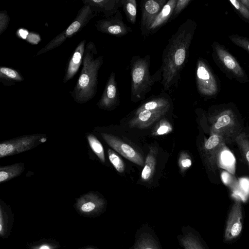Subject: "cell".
I'll return each mask as SVG.
<instances>
[{
	"label": "cell",
	"mask_w": 249,
	"mask_h": 249,
	"mask_svg": "<svg viewBox=\"0 0 249 249\" xmlns=\"http://www.w3.org/2000/svg\"><path fill=\"white\" fill-rule=\"evenodd\" d=\"M97 54L95 44L92 41H89L86 46L79 77L73 89L70 92L74 101L78 104L89 101L97 93L98 72L104 61L103 55L95 57Z\"/></svg>",
	"instance_id": "cell-2"
},
{
	"label": "cell",
	"mask_w": 249,
	"mask_h": 249,
	"mask_svg": "<svg viewBox=\"0 0 249 249\" xmlns=\"http://www.w3.org/2000/svg\"><path fill=\"white\" fill-rule=\"evenodd\" d=\"M231 107V105L217 107L209 119L210 134L221 136L226 143L235 142L241 133L240 126Z\"/></svg>",
	"instance_id": "cell-4"
},
{
	"label": "cell",
	"mask_w": 249,
	"mask_h": 249,
	"mask_svg": "<svg viewBox=\"0 0 249 249\" xmlns=\"http://www.w3.org/2000/svg\"><path fill=\"white\" fill-rule=\"evenodd\" d=\"M240 1L249 10V0H240Z\"/></svg>",
	"instance_id": "cell-38"
},
{
	"label": "cell",
	"mask_w": 249,
	"mask_h": 249,
	"mask_svg": "<svg viewBox=\"0 0 249 249\" xmlns=\"http://www.w3.org/2000/svg\"><path fill=\"white\" fill-rule=\"evenodd\" d=\"M167 2V0L141 1L140 6L142 9V16L140 29L142 36L144 37L148 27Z\"/></svg>",
	"instance_id": "cell-13"
},
{
	"label": "cell",
	"mask_w": 249,
	"mask_h": 249,
	"mask_svg": "<svg viewBox=\"0 0 249 249\" xmlns=\"http://www.w3.org/2000/svg\"><path fill=\"white\" fill-rule=\"evenodd\" d=\"M196 83L199 94L205 98L215 97L221 89L218 77L215 74L208 61L199 57L196 68Z\"/></svg>",
	"instance_id": "cell-7"
},
{
	"label": "cell",
	"mask_w": 249,
	"mask_h": 249,
	"mask_svg": "<svg viewBox=\"0 0 249 249\" xmlns=\"http://www.w3.org/2000/svg\"><path fill=\"white\" fill-rule=\"evenodd\" d=\"M225 145L224 139L216 134H211L208 139L205 140L202 146L203 156L210 170L213 172L215 171L218 155Z\"/></svg>",
	"instance_id": "cell-11"
},
{
	"label": "cell",
	"mask_w": 249,
	"mask_h": 249,
	"mask_svg": "<svg viewBox=\"0 0 249 249\" xmlns=\"http://www.w3.org/2000/svg\"><path fill=\"white\" fill-rule=\"evenodd\" d=\"M192 1V0H177L169 22H171L177 18Z\"/></svg>",
	"instance_id": "cell-34"
},
{
	"label": "cell",
	"mask_w": 249,
	"mask_h": 249,
	"mask_svg": "<svg viewBox=\"0 0 249 249\" xmlns=\"http://www.w3.org/2000/svg\"><path fill=\"white\" fill-rule=\"evenodd\" d=\"M24 80L18 71L9 67H0V81L4 86H13L16 83L22 82Z\"/></svg>",
	"instance_id": "cell-24"
},
{
	"label": "cell",
	"mask_w": 249,
	"mask_h": 249,
	"mask_svg": "<svg viewBox=\"0 0 249 249\" xmlns=\"http://www.w3.org/2000/svg\"><path fill=\"white\" fill-rule=\"evenodd\" d=\"M242 213L241 205L238 201L233 204L227 222L225 239L230 241L237 237L242 229Z\"/></svg>",
	"instance_id": "cell-16"
},
{
	"label": "cell",
	"mask_w": 249,
	"mask_h": 249,
	"mask_svg": "<svg viewBox=\"0 0 249 249\" xmlns=\"http://www.w3.org/2000/svg\"><path fill=\"white\" fill-rule=\"evenodd\" d=\"M47 140L43 134L26 135L2 142L0 144V158L31 150Z\"/></svg>",
	"instance_id": "cell-8"
},
{
	"label": "cell",
	"mask_w": 249,
	"mask_h": 249,
	"mask_svg": "<svg viewBox=\"0 0 249 249\" xmlns=\"http://www.w3.org/2000/svg\"><path fill=\"white\" fill-rule=\"evenodd\" d=\"M100 135L109 146L125 158L138 165L144 166L145 161L143 157L130 145L108 133L102 132Z\"/></svg>",
	"instance_id": "cell-10"
},
{
	"label": "cell",
	"mask_w": 249,
	"mask_h": 249,
	"mask_svg": "<svg viewBox=\"0 0 249 249\" xmlns=\"http://www.w3.org/2000/svg\"><path fill=\"white\" fill-rule=\"evenodd\" d=\"M177 0H169L148 27L144 38L157 32L169 22Z\"/></svg>",
	"instance_id": "cell-20"
},
{
	"label": "cell",
	"mask_w": 249,
	"mask_h": 249,
	"mask_svg": "<svg viewBox=\"0 0 249 249\" xmlns=\"http://www.w3.org/2000/svg\"><path fill=\"white\" fill-rule=\"evenodd\" d=\"M235 142L249 168V140L244 133H241L236 138Z\"/></svg>",
	"instance_id": "cell-29"
},
{
	"label": "cell",
	"mask_w": 249,
	"mask_h": 249,
	"mask_svg": "<svg viewBox=\"0 0 249 249\" xmlns=\"http://www.w3.org/2000/svg\"><path fill=\"white\" fill-rule=\"evenodd\" d=\"M196 23L188 18L169 39L162 54L161 83L164 91L177 88L180 73L188 59L189 49L196 29Z\"/></svg>",
	"instance_id": "cell-1"
},
{
	"label": "cell",
	"mask_w": 249,
	"mask_h": 249,
	"mask_svg": "<svg viewBox=\"0 0 249 249\" xmlns=\"http://www.w3.org/2000/svg\"><path fill=\"white\" fill-rule=\"evenodd\" d=\"M38 249H50V248L49 246L45 245L41 246Z\"/></svg>",
	"instance_id": "cell-39"
},
{
	"label": "cell",
	"mask_w": 249,
	"mask_h": 249,
	"mask_svg": "<svg viewBox=\"0 0 249 249\" xmlns=\"http://www.w3.org/2000/svg\"><path fill=\"white\" fill-rule=\"evenodd\" d=\"M94 249L89 248V249Z\"/></svg>",
	"instance_id": "cell-40"
},
{
	"label": "cell",
	"mask_w": 249,
	"mask_h": 249,
	"mask_svg": "<svg viewBox=\"0 0 249 249\" xmlns=\"http://www.w3.org/2000/svg\"><path fill=\"white\" fill-rule=\"evenodd\" d=\"M171 103L169 96L165 93L153 96L149 100L142 103L136 109L135 114L144 110H158L169 108Z\"/></svg>",
	"instance_id": "cell-21"
},
{
	"label": "cell",
	"mask_w": 249,
	"mask_h": 249,
	"mask_svg": "<svg viewBox=\"0 0 249 249\" xmlns=\"http://www.w3.org/2000/svg\"><path fill=\"white\" fill-rule=\"evenodd\" d=\"M88 143L94 154L98 157L101 161L105 162L104 149L101 142L92 134L89 133L87 135Z\"/></svg>",
	"instance_id": "cell-28"
},
{
	"label": "cell",
	"mask_w": 249,
	"mask_h": 249,
	"mask_svg": "<svg viewBox=\"0 0 249 249\" xmlns=\"http://www.w3.org/2000/svg\"><path fill=\"white\" fill-rule=\"evenodd\" d=\"M105 200L94 192H89L79 198L75 206L78 211L84 215H93L100 212L105 207Z\"/></svg>",
	"instance_id": "cell-14"
},
{
	"label": "cell",
	"mask_w": 249,
	"mask_h": 249,
	"mask_svg": "<svg viewBox=\"0 0 249 249\" xmlns=\"http://www.w3.org/2000/svg\"><path fill=\"white\" fill-rule=\"evenodd\" d=\"M129 249H163L153 229L144 224L138 230L134 245Z\"/></svg>",
	"instance_id": "cell-15"
},
{
	"label": "cell",
	"mask_w": 249,
	"mask_h": 249,
	"mask_svg": "<svg viewBox=\"0 0 249 249\" xmlns=\"http://www.w3.org/2000/svg\"><path fill=\"white\" fill-rule=\"evenodd\" d=\"M151 57L133 56L130 61L131 100L136 102L144 98L155 84L162 80L159 68L153 74L150 72Z\"/></svg>",
	"instance_id": "cell-3"
},
{
	"label": "cell",
	"mask_w": 249,
	"mask_h": 249,
	"mask_svg": "<svg viewBox=\"0 0 249 249\" xmlns=\"http://www.w3.org/2000/svg\"><path fill=\"white\" fill-rule=\"evenodd\" d=\"M82 2L84 5H89L94 13H102L106 18L114 15L122 6V0H83Z\"/></svg>",
	"instance_id": "cell-18"
},
{
	"label": "cell",
	"mask_w": 249,
	"mask_h": 249,
	"mask_svg": "<svg viewBox=\"0 0 249 249\" xmlns=\"http://www.w3.org/2000/svg\"><path fill=\"white\" fill-rule=\"evenodd\" d=\"M122 7L127 21L135 24L137 18V1L136 0H122Z\"/></svg>",
	"instance_id": "cell-27"
},
{
	"label": "cell",
	"mask_w": 249,
	"mask_h": 249,
	"mask_svg": "<svg viewBox=\"0 0 249 249\" xmlns=\"http://www.w3.org/2000/svg\"><path fill=\"white\" fill-rule=\"evenodd\" d=\"M212 48L213 60L229 79L243 84L249 82L245 71L225 46L213 41Z\"/></svg>",
	"instance_id": "cell-5"
},
{
	"label": "cell",
	"mask_w": 249,
	"mask_h": 249,
	"mask_svg": "<svg viewBox=\"0 0 249 249\" xmlns=\"http://www.w3.org/2000/svg\"><path fill=\"white\" fill-rule=\"evenodd\" d=\"M95 26L97 31L117 37L124 36L132 32V29L124 22L119 10L112 17L98 20Z\"/></svg>",
	"instance_id": "cell-9"
},
{
	"label": "cell",
	"mask_w": 249,
	"mask_h": 249,
	"mask_svg": "<svg viewBox=\"0 0 249 249\" xmlns=\"http://www.w3.org/2000/svg\"><path fill=\"white\" fill-rule=\"evenodd\" d=\"M6 213L1 205L0 207V235L1 237L4 236L6 234L8 223Z\"/></svg>",
	"instance_id": "cell-36"
},
{
	"label": "cell",
	"mask_w": 249,
	"mask_h": 249,
	"mask_svg": "<svg viewBox=\"0 0 249 249\" xmlns=\"http://www.w3.org/2000/svg\"><path fill=\"white\" fill-rule=\"evenodd\" d=\"M173 130V127L170 123L165 119H161L159 125L153 133L155 136L163 135L170 133Z\"/></svg>",
	"instance_id": "cell-33"
},
{
	"label": "cell",
	"mask_w": 249,
	"mask_h": 249,
	"mask_svg": "<svg viewBox=\"0 0 249 249\" xmlns=\"http://www.w3.org/2000/svg\"><path fill=\"white\" fill-rule=\"evenodd\" d=\"M231 5L241 18L249 23V10L240 2V0H230Z\"/></svg>",
	"instance_id": "cell-32"
},
{
	"label": "cell",
	"mask_w": 249,
	"mask_h": 249,
	"mask_svg": "<svg viewBox=\"0 0 249 249\" xmlns=\"http://www.w3.org/2000/svg\"><path fill=\"white\" fill-rule=\"evenodd\" d=\"M169 108L158 110H144L141 111L133 117L129 122L130 127L145 128L164 116L169 110Z\"/></svg>",
	"instance_id": "cell-17"
},
{
	"label": "cell",
	"mask_w": 249,
	"mask_h": 249,
	"mask_svg": "<svg viewBox=\"0 0 249 249\" xmlns=\"http://www.w3.org/2000/svg\"><path fill=\"white\" fill-rule=\"evenodd\" d=\"M178 163L180 171L183 173L191 166L192 162L190 156L183 151L179 155Z\"/></svg>",
	"instance_id": "cell-35"
},
{
	"label": "cell",
	"mask_w": 249,
	"mask_h": 249,
	"mask_svg": "<svg viewBox=\"0 0 249 249\" xmlns=\"http://www.w3.org/2000/svg\"><path fill=\"white\" fill-rule=\"evenodd\" d=\"M107 153L110 162L112 163L114 167L118 172L121 173H123L125 169L123 160L112 150L108 149Z\"/></svg>",
	"instance_id": "cell-30"
},
{
	"label": "cell",
	"mask_w": 249,
	"mask_h": 249,
	"mask_svg": "<svg viewBox=\"0 0 249 249\" xmlns=\"http://www.w3.org/2000/svg\"><path fill=\"white\" fill-rule=\"evenodd\" d=\"M228 37L234 44L243 49L249 54V38L236 34L229 35Z\"/></svg>",
	"instance_id": "cell-31"
},
{
	"label": "cell",
	"mask_w": 249,
	"mask_h": 249,
	"mask_svg": "<svg viewBox=\"0 0 249 249\" xmlns=\"http://www.w3.org/2000/svg\"><path fill=\"white\" fill-rule=\"evenodd\" d=\"M235 159L229 149L224 145L221 149L217 158V165L226 169L231 174L234 173Z\"/></svg>",
	"instance_id": "cell-26"
},
{
	"label": "cell",
	"mask_w": 249,
	"mask_h": 249,
	"mask_svg": "<svg viewBox=\"0 0 249 249\" xmlns=\"http://www.w3.org/2000/svg\"><path fill=\"white\" fill-rule=\"evenodd\" d=\"M119 90L116 80V74L113 71H112L97 105L100 108L103 109H112L119 103Z\"/></svg>",
	"instance_id": "cell-12"
},
{
	"label": "cell",
	"mask_w": 249,
	"mask_h": 249,
	"mask_svg": "<svg viewBox=\"0 0 249 249\" xmlns=\"http://www.w3.org/2000/svg\"><path fill=\"white\" fill-rule=\"evenodd\" d=\"M97 15L88 5H84L78 11L74 20L68 28L57 35L36 53L39 55L61 45L67 39L71 37L85 27L91 19Z\"/></svg>",
	"instance_id": "cell-6"
},
{
	"label": "cell",
	"mask_w": 249,
	"mask_h": 249,
	"mask_svg": "<svg viewBox=\"0 0 249 249\" xmlns=\"http://www.w3.org/2000/svg\"><path fill=\"white\" fill-rule=\"evenodd\" d=\"M181 232L178 238L184 249H204L199 238L190 227H182Z\"/></svg>",
	"instance_id": "cell-22"
},
{
	"label": "cell",
	"mask_w": 249,
	"mask_h": 249,
	"mask_svg": "<svg viewBox=\"0 0 249 249\" xmlns=\"http://www.w3.org/2000/svg\"><path fill=\"white\" fill-rule=\"evenodd\" d=\"M158 152V150L156 147H150L141 173V178L144 181H148L150 180L154 175L157 162Z\"/></svg>",
	"instance_id": "cell-23"
},
{
	"label": "cell",
	"mask_w": 249,
	"mask_h": 249,
	"mask_svg": "<svg viewBox=\"0 0 249 249\" xmlns=\"http://www.w3.org/2000/svg\"><path fill=\"white\" fill-rule=\"evenodd\" d=\"M24 169V164L22 162L0 166V182L1 183L5 182L19 176Z\"/></svg>",
	"instance_id": "cell-25"
},
{
	"label": "cell",
	"mask_w": 249,
	"mask_h": 249,
	"mask_svg": "<svg viewBox=\"0 0 249 249\" xmlns=\"http://www.w3.org/2000/svg\"><path fill=\"white\" fill-rule=\"evenodd\" d=\"M10 18L6 11H0V35H1L7 28Z\"/></svg>",
	"instance_id": "cell-37"
},
{
	"label": "cell",
	"mask_w": 249,
	"mask_h": 249,
	"mask_svg": "<svg viewBox=\"0 0 249 249\" xmlns=\"http://www.w3.org/2000/svg\"><path fill=\"white\" fill-rule=\"evenodd\" d=\"M86 44V40L84 39L79 43L74 50L66 68L63 79L64 83H67L73 78L83 64Z\"/></svg>",
	"instance_id": "cell-19"
}]
</instances>
